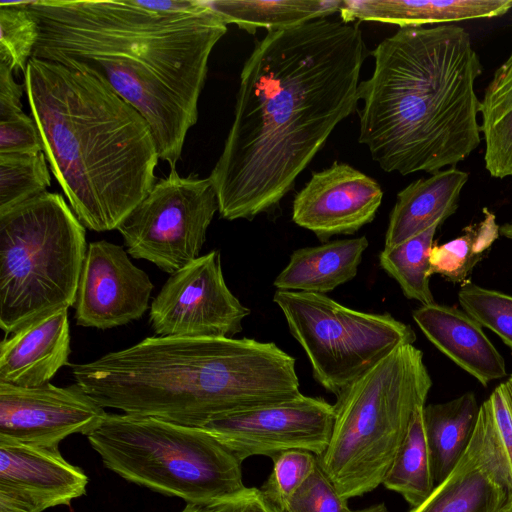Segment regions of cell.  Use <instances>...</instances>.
<instances>
[{
  "label": "cell",
  "mask_w": 512,
  "mask_h": 512,
  "mask_svg": "<svg viewBox=\"0 0 512 512\" xmlns=\"http://www.w3.org/2000/svg\"><path fill=\"white\" fill-rule=\"evenodd\" d=\"M366 46L330 17L269 30L245 61L234 119L210 173L218 212L252 220L275 208L360 101Z\"/></svg>",
  "instance_id": "6da1fadb"
},
{
  "label": "cell",
  "mask_w": 512,
  "mask_h": 512,
  "mask_svg": "<svg viewBox=\"0 0 512 512\" xmlns=\"http://www.w3.org/2000/svg\"><path fill=\"white\" fill-rule=\"evenodd\" d=\"M28 8L40 29L33 57L105 81L146 119L159 159L175 168L227 25L206 5L162 13L135 0H37Z\"/></svg>",
  "instance_id": "7a4b0ae2"
},
{
  "label": "cell",
  "mask_w": 512,
  "mask_h": 512,
  "mask_svg": "<svg viewBox=\"0 0 512 512\" xmlns=\"http://www.w3.org/2000/svg\"><path fill=\"white\" fill-rule=\"evenodd\" d=\"M374 70L359 84V142L385 172L435 173L480 144L482 73L461 26L400 28L372 51Z\"/></svg>",
  "instance_id": "3957f363"
},
{
  "label": "cell",
  "mask_w": 512,
  "mask_h": 512,
  "mask_svg": "<svg viewBox=\"0 0 512 512\" xmlns=\"http://www.w3.org/2000/svg\"><path fill=\"white\" fill-rule=\"evenodd\" d=\"M72 375L103 408L193 427L301 394L295 359L251 338L147 337Z\"/></svg>",
  "instance_id": "277c9868"
},
{
  "label": "cell",
  "mask_w": 512,
  "mask_h": 512,
  "mask_svg": "<svg viewBox=\"0 0 512 512\" xmlns=\"http://www.w3.org/2000/svg\"><path fill=\"white\" fill-rule=\"evenodd\" d=\"M25 91L50 170L85 228L117 229L155 184L146 119L99 77L32 57Z\"/></svg>",
  "instance_id": "5b68a950"
},
{
  "label": "cell",
  "mask_w": 512,
  "mask_h": 512,
  "mask_svg": "<svg viewBox=\"0 0 512 512\" xmlns=\"http://www.w3.org/2000/svg\"><path fill=\"white\" fill-rule=\"evenodd\" d=\"M431 387L423 352L408 344L394 349L336 397L332 435L317 463L344 499L383 483Z\"/></svg>",
  "instance_id": "8992f818"
},
{
  "label": "cell",
  "mask_w": 512,
  "mask_h": 512,
  "mask_svg": "<svg viewBox=\"0 0 512 512\" xmlns=\"http://www.w3.org/2000/svg\"><path fill=\"white\" fill-rule=\"evenodd\" d=\"M87 438L112 472L186 503L209 505L247 488L242 461L201 427L107 413Z\"/></svg>",
  "instance_id": "52a82bcc"
},
{
  "label": "cell",
  "mask_w": 512,
  "mask_h": 512,
  "mask_svg": "<svg viewBox=\"0 0 512 512\" xmlns=\"http://www.w3.org/2000/svg\"><path fill=\"white\" fill-rule=\"evenodd\" d=\"M85 227L59 193L0 213V327L24 325L75 305L87 252Z\"/></svg>",
  "instance_id": "ba28073f"
},
{
  "label": "cell",
  "mask_w": 512,
  "mask_h": 512,
  "mask_svg": "<svg viewBox=\"0 0 512 512\" xmlns=\"http://www.w3.org/2000/svg\"><path fill=\"white\" fill-rule=\"evenodd\" d=\"M273 301L314 379L336 397L394 349L416 341L414 330L391 314L357 311L325 294L277 290Z\"/></svg>",
  "instance_id": "9c48e42d"
},
{
  "label": "cell",
  "mask_w": 512,
  "mask_h": 512,
  "mask_svg": "<svg viewBox=\"0 0 512 512\" xmlns=\"http://www.w3.org/2000/svg\"><path fill=\"white\" fill-rule=\"evenodd\" d=\"M216 211L217 195L209 177H182L171 168L117 230L130 256L173 274L199 257Z\"/></svg>",
  "instance_id": "30bf717a"
},
{
  "label": "cell",
  "mask_w": 512,
  "mask_h": 512,
  "mask_svg": "<svg viewBox=\"0 0 512 512\" xmlns=\"http://www.w3.org/2000/svg\"><path fill=\"white\" fill-rule=\"evenodd\" d=\"M250 313L227 287L220 253L212 250L171 274L149 321L159 336L233 338Z\"/></svg>",
  "instance_id": "8fae6325"
},
{
  "label": "cell",
  "mask_w": 512,
  "mask_h": 512,
  "mask_svg": "<svg viewBox=\"0 0 512 512\" xmlns=\"http://www.w3.org/2000/svg\"><path fill=\"white\" fill-rule=\"evenodd\" d=\"M333 423V405L301 393L292 399L214 417L201 428L243 462L256 455L273 459L292 449L319 456L329 444Z\"/></svg>",
  "instance_id": "7c38bea8"
},
{
  "label": "cell",
  "mask_w": 512,
  "mask_h": 512,
  "mask_svg": "<svg viewBox=\"0 0 512 512\" xmlns=\"http://www.w3.org/2000/svg\"><path fill=\"white\" fill-rule=\"evenodd\" d=\"M106 415L77 383L19 387L0 382V439L59 449L69 435L88 436Z\"/></svg>",
  "instance_id": "4fadbf2b"
},
{
  "label": "cell",
  "mask_w": 512,
  "mask_h": 512,
  "mask_svg": "<svg viewBox=\"0 0 512 512\" xmlns=\"http://www.w3.org/2000/svg\"><path fill=\"white\" fill-rule=\"evenodd\" d=\"M154 285L120 245L100 240L88 245L83 262L75 319L78 325L110 329L140 319Z\"/></svg>",
  "instance_id": "5bb4252c"
},
{
  "label": "cell",
  "mask_w": 512,
  "mask_h": 512,
  "mask_svg": "<svg viewBox=\"0 0 512 512\" xmlns=\"http://www.w3.org/2000/svg\"><path fill=\"white\" fill-rule=\"evenodd\" d=\"M383 191L373 178L349 164L334 162L312 173L293 201L292 220L325 242L351 235L375 218Z\"/></svg>",
  "instance_id": "9a60e30c"
},
{
  "label": "cell",
  "mask_w": 512,
  "mask_h": 512,
  "mask_svg": "<svg viewBox=\"0 0 512 512\" xmlns=\"http://www.w3.org/2000/svg\"><path fill=\"white\" fill-rule=\"evenodd\" d=\"M88 482L59 449L0 439V485L26 497L40 512L69 505L86 493Z\"/></svg>",
  "instance_id": "2e32d148"
},
{
  "label": "cell",
  "mask_w": 512,
  "mask_h": 512,
  "mask_svg": "<svg viewBox=\"0 0 512 512\" xmlns=\"http://www.w3.org/2000/svg\"><path fill=\"white\" fill-rule=\"evenodd\" d=\"M68 309L38 318L0 343V382L19 387L49 383L70 355Z\"/></svg>",
  "instance_id": "e0dca14e"
},
{
  "label": "cell",
  "mask_w": 512,
  "mask_h": 512,
  "mask_svg": "<svg viewBox=\"0 0 512 512\" xmlns=\"http://www.w3.org/2000/svg\"><path fill=\"white\" fill-rule=\"evenodd\" d=\"M412 317L440 352L484 387L507 375L502 355L463 310L434 302L414 310Z\"/></svg>",
  "instance_id": "ac0fdd59"
},
{
  "label": "cell",
  "mask_w": 512,
  "mask_h": 512,
  "mask_svg": "<svg viewBox=\"0 0 512 512\" xmlns=\"http://www.w3.org/2000/svg\"><path fill=\"white\" fill-rule=\"evenodd\" d=\"M510 506L512 498L474 430L450 474L409 512H502Z\"/></svg>",
  "instance_id": "d6986e66"
},
{
  "label": "cell",
  "mask_w": 512,
  "mask_h": 512,
  "mask_svg": "<svg viewBox=\"0 0 512 512\" xmlns=\"http://www.w3.org/2000/svg\"><path fill=\"white\" fill-rule=\"evenodd\" d=\"M512 9V0H342L340 19L375 21L400 28L495 18Z\"/></svg>",
  "instance_id": "ffe728a7"
},
{
  "label": "cell",
  "mask_w": 512,
  "mask_h": 512,
  "mask_svg": "<svg viewBox=\"0 0 512 512\" xmlns=\"http://www.w3.org/2000/svg\"><path fill=\"white\" fill-rule=\"evenodd\" d=\"M468 173L451 167L421 178L397 194L385 235V247H394L409 238L441 225L458 208Z\"/></svg>",
  "instance_id": "44dd1931"
},
{
  "label": "cell",
  "mask_w": 512,
  "mask_h": 512,
  "mask_svg": "<svg viewBox=\"0 0 512 512\" xmlns=\"http://www.w3.org/2000/svg\"><path fill=\"white\" fill-rule=\"evenodd\" d=\"M367 247L362 236L297 249L273 284L281 291L325 294L356 276Z\"/></svg>",
  "instance_id": "7402d4cb"
},
{
  "label": "cell",
  "mask_w": 512,
  "mask_h": 512,
  "mask_svg": "<svg viewBox=\"0 0 512 512\" xmlns=\"http://www.w3.org/2000/svg\"><path fill=\"white\" fill-rule=\"evenodd\" d=\"M480 406L472 392L450 401L425 405L423 420L435 484L442 482L465 452Z\"/></svg>",
  "instance_id": "603a6c76"
},
{
  "label": "cell",
  "mask_w": 512,
  "mask_h": 512,
  "mask_svg": "<svg viewBox=\"0 0 512 512\" xmlns=\"http://www.w3.org/2000/svg\"><path fill=\"white\" fill-rule=\"evenodd\" d=\"M226 25L254 34L283 29L339 13L342 0H202Z\"/></svg>",
  "instance_id": "cb8c5ba5"
},
{
  "label": "cell",
  "mask_w": 512,
  "mask_h": 512,
  "mask_svg": "<svg viewBox=\"0 0 512 512\" xmlns=\"http://www.w3.org/2000/svg\"><path fill=\"white\" fill-rule=\"evenodd\" d=\"M479 112L486 170L494 178L512 176V53L494 72Z\"/></svg>",
  "instance_id": "d4e9b609"
},
{
  "label": "cell",
  "mask_w": 512,
  "mask_h": 512,
  "mask_svg": "<svg viewBox=\"0 0 512 512\" xmlns=\"http://www.w3.org/2000/svg\"><path fill=\"white\" fill-rule=\"evenodd\" d=\"M423 408L413 414L407 433L388 469L383 485L400 494L412 507L422 503L436 486L427 442Z\"/></svg>",
  "instance_id": "484cf974"
},
{
  "label": "cell",
  "mask_w": 512,
  "mask_h": 512,
  "mask_svg": "<svg viewBox=\"0 0 512 512\" xmlns=\"http://www.w3.org/2000/svg\"><path fill=\"white\" fill-rule=\"evenodd\" d=\"M481 221L463 228L461 235L443 244H433L430 251V275L438 274L452 283H466L474 267L498 239L496 216L483 208Z\"/></svg>",
  "instance_id": "4316f807"
},
{
  "label": "cell",
  "mask_w": 512,
  "mask_h": 512,
  "mask_svg": "<svg viewBox=\"0 0 512 512\" xmlns=\"http://www.w3.org/2000/svg\"><path fill=\"white\" fill-rule=\"evenodd\" d=\"M439 224L391 248H384L379 263L393 279L403 294L422 305L434 303L430 289V251Z\"/></svg>",
  "instance_id": "83f0119b"
},
{
  "label": "cell",
  "mask_w": 512,
  "mask_h": 512,
  "mask_svg": "<svg viewBox=\"0 0 512 512\" xmlns=\"http://www.w3.org/2000/svg\"><path fill=\"white\" fill-rule=\"evenodd\" d=\"M475 431L512 498V395L506 381L480 405Z\"/></svg>",
  "instance_id": "f1b7e54d"
},
{
  "label": "cell",
  "mask_w": 512,
  "mask_h": 512,
  "mask_svg": "<svg viewBox=\"0 0 512 512\" xmlns=\"http://www.w3.org/2000/svg\"><path fill=\"white\" fill-rule=\"evenodd\" d=\"M50 185L44 152L0 154V213L46 192Z\"/></svg>",
  "instance_id": "f546056e"
},
{
  "label": "cell",
  "mask_w": 512,
  "mask_h": 512,
  "mask_svg": "<svg viewBox=\"0 0 512 512\" xmlns=\"http://www.w3.org/2000/svg\"><path fill=\"white\" fill-rule=\"evenodd\" d=\"M30 1H0V61L14 74L25 76L40 36L39 23L28 8Z\"/></svg>",
  "instance_id": "4dcf8cb0"
},
{
  "label": "cell",
  "mask_w": 512,
  "mask_h": 512,
  "mask_svg": "<svg viewBox=\"0 0 512 512\" xmlns=\"http://www.w3.org/2000/svg\"><path fill=\"white\" fill-rule=\"evenodd\" d=\"M462 310L512 349V296L466 282L458 292Z\"/></svg>",
  "instance_id": "1f68e13d"
},
{
  "label": "cell",
  "mask_w": 512,
  "mask_h": 512,
  "mask_svg": "<svg viewBox=\"0 0 512 512\" xmlns=\"http://www.w3.org/2000/svg\"><path fill=\"white\" fill-rule=\"evenodd\" d=\"M272 460V472L261 491L284 512L289 500L317 467V456L307 450L292 449Z\"/></svg>",
  "instance_id": "d6a6232c"
},
{
  "label": "cell",
  "mask_w": 512,
  "mask_h": 512,
  "mask_svg": "<svg viewBox=\"0 0 512 512\" xmlns=\"http://www.w3.org/2000/svg\"><path fill=\"white\" fill-rule=\"evenodd\" d=\"M329 478L317 465L315 470L295 492L284 512H351Z\"/></svg>",
  "instance_id": "836d02e7"
},
{
  "label": "cell",
  "mask_w": 512,
  "mask_h": 512,
  "mask_svg": "<svg viewBox=\"0 0 512 512\" xmlns=\"http://www.w3.org/2000/svg\"><path fill=\"white\" fill-rule=\"evenodd\" d=\"M39 128L24 112L0 120V154H37L43 152Z\"/></svg>",
  "instance_id": "e575fe53"
},
{
  "label": "cell",
  "mask_w": 512,
  "mask_h": 512,
  "mask_svg": "<svg viewBox=\"0 0 512 512\" xmlns=\"http://www.w3.org/2000/svg\"><path fill=\"white\" fill-rule=\"evenodd\" d=\"M213 512H283L257 488H246L241 493L213 504Z\"/></svg>",
  "instance_id": "d590c367"
},
{
  "label": "cell",
  "mask_w": 512,
  "mask_h": 512,
  "mask_svg": "<svg viewBox=\"0 0 512 512\" xmlns=\"http://www.w3.org/2000/svg\"><path fill=\"white\" fill-rule=\"evenodd\" d=\"M9 63L0 61V120H6L23 113L21 98L25 86L14 80Z\"/></svg>",
  "instance_id": "8d00e7d4"
},
{
  "label": "cell",
  "mask_w": 512,
  "mask_h": 512,
  "mask_svg": "<svg viewBox=\"0 0 512 512\" xmlns=\"http://www.w3.org/2000/svg\"><path fill=\"white\" fill-rule=\"evenodd\" d=\"M135 3L162 13H194L205 8L202 0H135Z\"/></svg>",
  "instance_id": "74e56055"
},
{
  "label": "cell",
  "mask_w": 512,
  "mask_h": 512,
  "mask_svg": "<svg viewBox=\"0 0 512 512\" xmlns=\"http://www.w3.org/2000/svg\"><path fill=\"white\" fill-rule=\"evenodd\" d=\"M0 512H40L26 497L0 485Z\"/></svg>",
  "instance_id": "f35d334b"
},
{
  "label": "cell",
  "mask_w": 512,
  "mask_h": 512,
  "mask_svg": "<svg viewBox=\"0 0 512 512\" xmlns=\"http://www.w3.org/2000/svg\"><path fill=\"white\" fill-rule=\"evenodd\" d=\"M213 504L195 505L187 503V505L181 512H213Z\"/></svg>",
  "instance_id": "ab89813d"
},
{
  "label": "cell",
  "mask_w": 512,
  "mask_h": 512,
  "mask_svg": "<svg viewBox=\"0 0 512 512\" xmlns=\"http://www.w3.org/2000/svg\"><path fill=\"white\" fill-rule=\"evenodd\" d=\"M351 512H389V510L384 503H380V504L370 506L365 509L351 511Z\"/></svg>",
  "instance_id": "60d3db41"
},
{
  "label": "cell",
  "mask_w": 512,
  "mask_h": 512,
  "mask_svg": "<svg viewBox=\"0 0 512 512\" xmlns=\"http://www.w3.org/2000/svg\"><path fill=\"white\" fill-rule=\"evenodd\" d=\"M500 235L512 239V222L505 223L499 227Z\"/></svg>",
  "instance_id": "b9f144b4"
},
{
  "label": "cell",
  "mask_w": 512,
  "mask_h": 512,
  "mask_svg": "<svg viewBox=\"0 0 512 512\" xmlns=\"http://www.w3.org/2000/svg\"><path fill=\"white\" fill-rule=\"evenodd\" d=\"M505 381H506V383H508L507 385H508L511 395H512V374Z\"/></svg>",
  "instance_id": "7bdbcfd3"
},
{
  "label": "cell",
  "mask_w": 512,
  "mask_h": 512,
  "mask_svg": "<svg viewBox=\"0 0 512 512\" xmlns=\"http://www.w3.org/2000/svg\"><path fill=\"white\" fill-rule=\"evenodd\" d=\"M502 512H512V506L508 507L507 509L503 510Z\"/></svg>",
  "instance_id": "ee69618b"
}]
</instances>
